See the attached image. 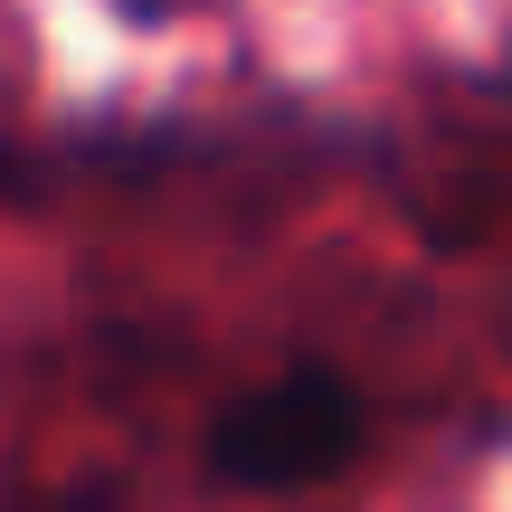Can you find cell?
<instances>
[{"label":"cell","mask_w":512,"mask_h":512,"mask_svg":"<svg viewBox=\"0 0 512 512\" xmlns=\"http://www.w3.org/2000/svg\"><path fill=\"white\" fill-rule=\"evenodd\" d=\"M361 389L342 380V370H285V380L247 389V399H228L219 418H209V475L238 484V494H304V484H332L351 456H361Z\"/></svg>","instance_id":"cell-1"}]
</instances>
